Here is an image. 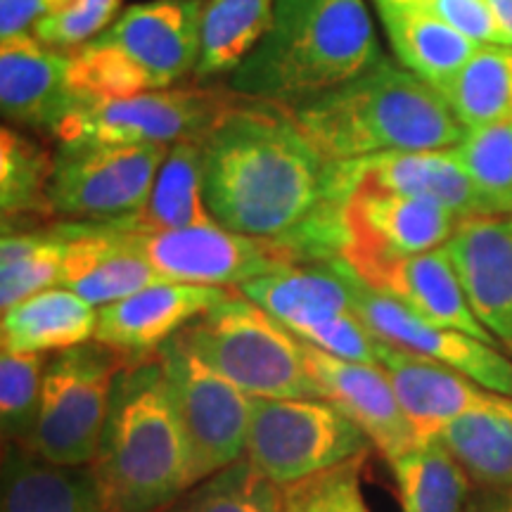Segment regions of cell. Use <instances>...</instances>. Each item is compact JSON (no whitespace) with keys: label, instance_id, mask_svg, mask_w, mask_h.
<instances>
[{"label":"cell","instance_id":"obj_14","mask_svg":"<svg viewBox=\"0 0 512 512\" xmlns=\"http://www.w3.org/2000/svg\"><path fill=\"white\" fill-rule=\"evenodd\" d=\"M349 275L358 316L373 330L375 337L411 351V354L437 361L446 368L458 370L460 375L482 384L489 392L512 399V358L505 351L460 330L432 323V320L408 309L406 304L373 290L351 271Z\"/></svg>","mask_w":512,"mask_h":512},{"label":"cell","instance_id":"obj_29","mask_svg":"<svg viewBox=\"0 0 512 512\" xmlns=\"http://www.w3.org/2000/svg\"><path fill=\"white\" fill-rule=\"evenodd\" d=\"M273 10L275 0H204L195 79L233 76L266 36Z\"/></svg>","mask_w":512,"mask_h":512},{"label":"cell","instance_id":"obj_1","mask_svg":"<svg viewBox=\"0 0 512 512\" xmlns=\"http://www.w3.org/2000/svg\"><path fill=\"white\" fill-rule=\"evenodd\" d=\"M332 166L287 107L240 95L202 140L204 202L223 228L287 242L320 209L344 202Z\"/></svg>","mask_w":512,"mask_h":512},{"label":"cell","instance_id":"obj_43","mask_svg":"<svg viewBox=\"0 0 512 512\" xmlns=\"http://www.w3.org/2000/svg\"><path fill=\"white\" fill-rule=\"evenodd\" d=\"M489 5L494 10L498 24H501L512 41V0H489Z\"/></svg>","mask_w":512,"mask_h":512},{"label":"cell","instance_id":"obj_17","mask_svg":"<svg viewBox=\"0 0 512 512\" xmlns=\"http://www.w3.org/2000/svg\"><path fill=\"white\" fill-rule=\"evenodd\" d=\"M67 235L57 287L93 306H107L162 283L131 230L117 221H62Z\"/></svg>","mask_w":512,"mask_h":512},{"label":"cell","instance_id":"obj_19","mask_svg":"<svg viewBox=\"0 0 512 512\" xmlns=\"http://www.w3.org/2000/svg\"><path fill=\"white\" fill-rule=\"evenodd\" d=\"M446 252L477 318L512 358V214L465 219Z\"/></svg>","mask_w":512,"mask_h":512},{"label":"cell","instance_id":"obj_37","mask_svg":"<svg viewBox=\"0 0 512 512\" xmlns=\"http://www.w3.org/2000/svg\"><path fill=\"white\" fill-rule=\"evenodd\" d=\"M48 358L41 354H0V432L3 444L27 446L41 411L43 375Z\"/></svg>","mask_w":512,"mask_h":512},{"label":"cell","instance_id":"obj_13","mask_svg":"<svg viewBox=\"0 0 512 512\" xmlns=\"http://www.w3.org/2000/svg\"><path fill=\"white\" fill-rule=\"evenodd\" d=\"M133 238L159 278L169 283L238 290L261 275L297 266L283 242L235 233L219 223L133 233Z\"/></svg>","mask_w":512,"mask_h":512},{"label":"cell","instance_id":"obj_39","mask_svg":"<svg viewBox=\"0 0 512 512\" xmlns=\"http://www.w3.org/2000/svg\"><path fill=\"white\" fill-rule=\"evenodd\" d=\"M121 0H69L64 8L41 19L31 34L43 46L74 53L76 48L86 46L98 38L117 19Z\"/></svg>","mask_w":512,"mask_h":512},{"label":"cell","instance_id":"obj_10","mask_svg":"<svg viewBox=\"0 0 512 512\" xmlns=\"http://www.w3.org/2000/svg\"><path fill=\"white\" fill-rule=\"evenodd\" d=\"M166 387L188 439L192 479L202 482L247 456L254 399L214 373L174 337L159 349Z\"/></svg>","mask_w":512,"mask_h":512},{"label":"cell","instance_id":"obj_24","mask_svg":"<svg viewBox=\"0 0 512 512\" xmlns=\"http://www.w3.org/2000/svg\"><path fill=\"white\" fill-rule=\"evenodd\" d=\"M0 512H107L93 465L48 463L29 448L3 444Z\"/></svg>","mask_w":512,"mask_h":512},{"label":"cell","instance_id":"obj_40","mask_svg":"<svg viewBox=\"0 0 512 512\" xmlns=\"http://www.w3.org/2000/svg\"><path fill=\"white\" fill-rule=\"evenodd\" d=\"M439 17L441 22L451 24L460 34L475 38L479 43H494V46H512L510 36L498 24L489 0H389Z\"/></svg>","mask_w":512,"mask_h":512},{"label":"cell","instance_id":"obj_18","mask_svg":"<svg viewBox=\"0 0 512 512\" xmlns=\"http://www.w3.org/2000/svg\"><path fill=\"white\" fill-rule=\"evenodd\" d=\"M304 354L320 396L354 420L389 463L420 444L380 363L347 361L309 344H304Z\"/></svg>","mask_w":512,"mask_h":512},{"label":"cell","instance_id":"obj_12","mask_svg":"<svg viewBox=\"0 0 512 512\" xmlns=\"http://www.w3.org/2000/svg\"><path fill=\"white\" fill-rule=\"evenodd\" d=\"M463 219L444 204L370 185H349L342 261L349 271L446 247Z\"/></svg>","mask_w":512,"mask_h":512},{"label":"cell","instance_id":"obj_42","mask_svg":"<svg viewBox=\"0 0 512 512\" xmlns=\"http://www.w3.org/2000/svg\"><path fill=\"white\" fill-rule=\"evenodd\" d=\"M467 512H512V491L477 486L467 503Z\"/></svg>","mask_w":512,"mask_h":512},{"label":"cell","instance_id":"obj_4","mask_svg":"<svg viewBox=\"0 0 512 512\" xmlns=\"http://www.w3.org/2000/svg\"><path fill=\"white\" fill-rule=\"evenodd\" d=\"M93 470L107 512H157L195 484L188 439L157 356L119 373Z\"/></svg>","mask_w":512,"mask_h":512},{"label":"cell","instance_id":"obj_3","mask_svg":"<svg viewBox=\"0 0 512 512\" xmlns=\"http://www.w3.org/2000/svg\"><path fill=\"white\" fill-rule=\"evenodd\" d=\"M380 60L366 0H275L271 27L230 76V91L294 107Z\"/></svg>","mask_w":512,"mask_h":512},{"label":"cell","instance_id":"obj_31","mask_svg":"<svg viewBox=\"0 0 512 512\" xmlns=\"http://www.w3.org/2000/svg\"><path fill=\"white\" fill-rule=\"evenodd\" d=\"M53 155L22 133H0V209L5 230H29V223L55 219L50 204Z\"/></svg>","mask_w":512,"mask_h":512},{"label":"cell","instance_id":"obj_9","mask_svg":"<svg viewBox=\"0 0 512 512\" xmlns=\"http://www.w3.org/2000/svg\"><path fill=\"white\" fill-rule=\"evenodd\" d=\"M240 100L219 88H164L124 100L81 102L55 128L60 145H174L204 140Z\"/></svg>","mask_w":512,"mask_h":512},{"label":"cell","instance_id":"obj_23","mask_svg":"<svg viewBox=\"0 0 512 512\" xmlns=\"http://www.w3.org/2000/svg\"><path fill=\"white\" fill-rule=\"evenodd\" d=\"M344 185L363 183L399 195L422 197L444 204L460 219L486 216L475 183L453 150L384 152L351 162H337Z\"/></svg>","mask_w":512,"mask_h":512},{"label":"cell","instance_id":"obj_32","mask_svg":"<svg viewBox=\"0 0 512 512\" xmlns=\"http://www.w3.org/2000/svg\"><path fill=\"white\" fill-rule=\"evenodd\" d=\"M439 93H444L465 131L512 121V46L482 43Z\"/></svg>","mask_w":512,"mask_h":512},{"label":"cell","instance_id":"obj_35","mask_svg":"<svg viewBox=\"0 0 512 512\" xmlns=\"http://www.w3.org/2000/svg\"><path fill=\"white\" fill-rule=\"evenodd\" d=\"M475 183L486 216L512 214V121L467 131L453 147Z\"/></svg>","mask_w":512,"mask_h":512},{"label":"cell","instance_id":"obj_20","mask_svg":"<svg viewBox=\"0 0 512 512\" xmlns=\"http://www.w3.org/2000/svg\"><path fill=\"white\" fill-rule=\"evenodd\" d=\"M72 53L43 46L34 34L0 41V107L12 124L55 128L81 105L69 86Z\"/></svg>","mask_w":512,"mask_h":512},{"label":"cell","instance_id":"obj_5","mask_svg":"<svg viewBox=\"0 0 512 512\" xmlns=\"http://www.w3.org/2000/svg\"><path fill=\"white\" fill-rule=\"evenodd\" d=\"M176 337L252 399H323L306 363L302 339L238 290L185 325Z\"/></svg>","mask_w":512,"mask_h":512},{"label":"cell","instance_id":"obj_8","mask_svg":"<svg viewBox=\"0 0 512 512\" xmlns=\"http://www.w3.org/2000/svg\"><path fill=\"white\" fill-rule=\"evenodd\" d=\"M373 448L354 420L325 399H254L247 456L280 489Z\"/></svg>","mask_w":512,"mask_h":512},{"label":"cell","instance_id":"obj_34","mask_svg":"<svg viewBox=\"0 0 512 512\" xmlns=\"http://www.w3.org/2000/svg\"><path fill=\"white\" fill-rule=\"evenodd\" d=\"M285 489L249 458L192 484L157 512H283Z\"/></svg>","mask_w":512,"mask_h":512},{"label":"cell","instance_id":"obj_6","mask_svg":"<svg viewBox=\"0 0 512 512\" xmlns=\"http://www.w3.org/2000/svg\"><path fill=\"white\" fill-rule=\"evenodd\" d=\"M128 361L91 339L48 356L31 453L57 465H93L114 392Z\"/></svg>","mask_w":512,"mask_h":512},{"label":"cell","instance_id":"obj_2","mask_svg":"<svg viewBox=\"0 0 512 512\" xmlns=\"http://www.w3.org/2000/svg\"><path fill=\"white\" fill-rule=\"evenodd\" d=\"M287 110L330 162L453 150L467 133L444 93L387 57Z\"/></svg>","mask_w":512,"mask_h":512},{"label":"cell","instance_id":"obj_30","mask_svg":"<svg viewBox=\"0 0 512 512\" xmlns=\"http://www.w3.org/2000/svg\"><path fill=\"white\" fill-rule=\"evenodd\" d=\"M389 465L401 512H467L472 479L439 439L420 441Z\"/></svg>","mask_w":512,"mask_h":512},{"label":"cell","instance_id":"obj_28","mask_svg":"<svg viewBox=\"0 0 512 512\" xmlns=\"http://www.w3.org/2000/svg\"><path fill=\"white\" fill-rule=\"evenodd\" d=\"M463 465L472 484L512 491V399L496 396L446 425L437 437Z\"/></svg>","mask_w":512,"mask_h":512},{"label":"cell","instance_id":"obj_27","mask_svg":"<svg viewBox=\"0 0 512 512\" xmlns=\"http://www.w3.org/2000/svg\"><path fill=\"white\" fill-rule=\"evenodd\" d=\"M133 233H162L216 223L204 202L202 140H181L166 152L150 200L136 216L117 221Z\"/></svg>","mask_w":512,"mask_h":512},{"label":"cell","instance_id":"obj_38","mask_svg":"<svg viewBox=\"0 0 512 512\" xmlns=\"http://www.w3.org/2000/svg\"><path fill=\"white\" fill-rule=\"evenodd\" d=\"M363 460L366 458L349 460L287 486L283 512H373L361 486Z\"/></svg>","mask_w":512,"mask_h":512},{"label":"cell","instance_id":"obj_16","mask_svg":"<svg viewBox=\"0 0 512 512\" xmlns=\"http://www.w3.org/2000/svg\"><path fill=\"white\" fill-rule=\"evenodd\" d=\"M233 292L230 287L155 283L119 302L100 306L95 339L131 363L157 356L185 325L214 309Z\"/></svg>","mask_w":512,"mask_h":512},{"label":"cell","instance_id":"obj_41","mask_svg":"<svg viewBox=\"0 0 512 512\" xmlns=\"http://www.w3.org/2000/svg\"><path fill=\"white\" fill-rule=\"evenodd\" d=\"M69 0H0V41L31 34L41 19L64 8Z\"/></svg>","mask_w":512,"mask_h":512},{"label":"cell","instance_id":"obj_36","mask_svg":"<svg viewBox=\"0 0 512 512\" xmlns=\"http://www.w3.org/2000/svg\"><path fill=\"white\" fill-rule=\"evenodd\" d=\"M69 86L83 102L124 100L152 91L136 64L100 36L72 53Z\"/></svg>","mask_w":512,"mask_h":512},{"label":"cell","instance_id":"obj_15","mask_svg":"<svg viewBox=\"0 0 512 512\" xmlns=\"http://www.w3.org/2000/svg\"><path fill=\"white\" fill-rule=\"evenodd\" d=\"M204 0H145L128 5L100 38L147 76L152 91L195 74Z\"/></svg>","mask_w":512,"mask_h":512},{"label":"cell","instance_id":"obj_25","mask_svg":"<svg viewBox=\"0 0 512 512\" xmlns=\"http://www.w3.org/2000/svg\"><path fill=\"white\" fill-rule=\"evenodd\" d=\"M98 306L79 294L50 287L3 311L0 349L10 354L53 356L95 339Z\"/></svg>","mask_w":512,"mask_h":512},{"label":"cell","instance_id":"obj_11","mask_svg":"<svg viewBox=\"0 0 512 512\" xmlns=\"http://www.w3.org/2000/svg\"><path fill=\"white\" fill-rule=\"evenodd\" d=\"M171 145H60L53 155L50 204L64 221H119L136 216Z\"/></svg>","mask_w":512,"mask_h":512},{"label":"cell","instance_id":"obj_33","mask_svg":"<svg viewBox=\"0 0 512 512\" xmlns=\"http://www.w3.org/2000/svg\"><path fill=\"white\" fill-rule=\"evenodd\" d=\"M67 235L62 223L50 228L5 230L0 240V309L29 299L60 280Z\"/></svg>","mask_w":512,"mask_h":512},{"label":"cell","instance_id":"obj_21","mask_svg":"<svg viewBox=\"0 0 512 512\" xmlns=\"http://www.w3.org/2000/svg\"><path fill=\"white\" fill-rule=\"evenodd\" d=\"M354 275L373 290L406 304L422 318L498 347L496 339L489 335V330L484 328L472 309L463 280H460L446 247L406 256V259L382 261V264L368 266Z\"/></svg>","mask_w":512,"mask_h":512},{"label":"cell","instance_id":"obj_22","mask_svg":"<svg viewBox=\"0 0 512 512\" xmlns=\"http://www.w3.org/2000/svg\"><path fill=\"white\" fill-rule=\"evenodd\" d=\"M377 363L389 375L396 399L411 420L420 441L437 439L453 420L477 411L496 399L482 384L460 375L458 370L441 366L430 358L411 354L394 344H377Z\"/></svg>","mask_w":512,"mask_h":512},{"label":"cell","instance_id":"obj_7","mask_svg":"<svg viewBox=\"0 0 512 512\" xmlns=\"http://www.w3.org/2000/svg\"><path fill=\"white\" fill-rule=\"evenodd\" d=\"M238 292L309 347L347 361L377 363L380 337L358 316L342 259L283 268L249 280Z\"/></svg>","mask_w":512,"mask_h":512},{"label":"cell","instance_id":"obj_26","mask_svg":"<svg viewBox=\"0 0 512 512\" xmlns=\"http://www.w3.org/2000/svg\"><path fill=\"white\" fill-rule=\"evenodd\" d=\"M373 3L396 60L437 91L456 79V74L482 46L475 38L460 34L451 24L422 10L403 8L389 0Z\"/></svg>","mask_w":512,"mask_h":512}]
</instances>
